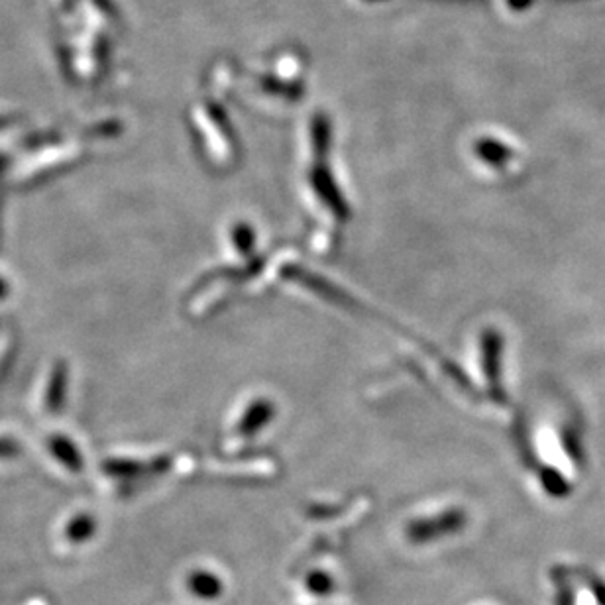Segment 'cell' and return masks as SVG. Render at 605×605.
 <instances>
[{"mask_svg":"<svg viewBox=\"0 0 605 605\" xmlns=\"http://www.w3.org/2000/svg\"><path fill=\"white\" fill-rule=\"evenodd\" d=\"M464 513L462 511H446L435 517L413 521L405 535L413 545H427L433 541H439L440 537H448L458 533L464 527Z\"/></svg>","mask_w":605,"mask_h":605,"instance_id":"cell-1","label":"cell"},{"mask_svg":"<svg viewBox=\"0 0 605 605\" xmlns=\"http://www.w3.org/2000/svg\"><path fill=\"white\" fill-rule=\"evenodd\" d=\"M185 586L189 594H193L199 600H217L224 592V584L217 574L207 570L191 572L185 580Z\"/></svg>","mask_w":605,"mask_h":605,"instance_id":"cell-2","label":"cell"},{"mask_svg":"<svg viewBox=\"0 0 605 605\" xmlns=\"http://www.w3.org/2000/svg\"><path fill=\"white\" fill-rule=\"evenodd\" d=\"M305 584H307V590H309L311 594H315V596H329L330 592L334 590L332 578H330L327 572H321V570L311 572V574L307 576Z\"/></svg>","mask_w":605,"mask_h":605,"instance_id":"cell-4","label":"cell"},{"mask_svg":"<svg viewBox=\"0 0 605 605\" xmlns=\"http://www.w3.org/2000/svg\"><path fill=\"white\" fill-rule=\"evenodd\" d=\"M97 531V525H95V519L89 517V515H79L75 517L67 529H65V539L73 545H81L85 541H89Z\"/></svg>","mask_w":605,"mask_h":605,"instance_id":"cell-3","label":"cell"}]
</instances>
